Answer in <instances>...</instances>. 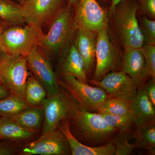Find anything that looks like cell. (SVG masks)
Returning <instances> with one entry per match:
<instances>
[{"mask_svg":"<svg viewBox=\"0 0 155 155\" xmlns=\"http://www.w3.org/2000/svg\"><path fill=\"white\" fill-rule=\"evenodd\" d=\"M25 58L28 66L37 79L46 89L49 95L61 92L55 74L38 45H36Z\"/></svg>","mask_w":155,"mask_h":155,"instance_id":"9c48e42d","label":"cell"},{"mask_svg":"<svg viewBox=\"0 0 155 155\" xmlns=\"http://www.w3.org/2000/svg\"><path fill=\"white\" fill-rule=\"evenodd\" d=\"M4 23H5V22H4V21H3V20H2V19H0V25H1V24H4ZM6 24H7V23H6Z\"/></svg>","mask_w":155,"mask_h":155,"instance_id":"74e56055","label":"cell"},{"mask_svg":"<svg viewBox=\"0 0 155 155\" xmlns=\"http://www.w3.org/2000/svg\"><path fill=\"white\" fill-rule=\"evenodd\" d=\"M138 4V9L147 17L155 19V0H136Z\"/></svg>","mask_w":155,"mask_h":155,"instance_id":"f546056e","label":"cell"},{"mask_svg":"<svg viewBox=\"0 0 155 155\" xmlns=\"http://www.w3.org/2000/svg\"><path fill=\"white\" fill-rule=\"evenodd\" d=\"M140 28L147 44L155 45V21L146 16L140 19Z\"/></svg>","mask_w":155,"mask_h":155,"instance_id":"83f0119b","label":"cell"},{"mask_svg":"<svg viewBox=\"0 0 155 155\" xmlns=\"http://www.w3.org/2000/svg\"><path fill=\"white\" fill-rule=\"evenodd\" d=\"M63 84L80 107L89 111H97L108 97L106 92L99 87H93L70 75H62Z\"/></svg>","mask_w":155,"mask_h":155,"instance_id":"8992f818","label":"cell"},{"mask_svg":"<svg viewBox=\"0 0 155 155\" xmlns=\"http://www.w3.org/2000/svg\"><path fill=\"white\" fill-rule=\"evenodd\" d=\"M103 1H107V0H103Z\"/></svg>","mask_w":155,"mask_h":155,"instance_id":"f35d334b","label":"cell"},{"mask_svg":"<svg viewBox=\"0 0 155 155\" xmlns=\"http://www.w3.org/2000/svg\"><path fill=\"white\" fill-rule=\"evenodd\" d=\"M43 33L41 27L36 25L8 26L2 33L0 52L9 55L25 57L38 45Z\"/></svg>","mask_w":155,"mask_h":155,"instance_id":"7a4b0ae2","label":"cell"},{"mask_svg":"<svg viewBox=\"0 0 155 155\" xmlns=\"http://www.w3.org/2000/svg\"><path fill=\"white\" fill-rule=\"evenodd\" d=\"M76 5L73 17L75 31L83 29L97 34L102 28L107 26L108 13L97 0H78Z\"/></svg>","mask_w":155,"mask_h":155,"instance_id":"52a82bcc","label":"cell"},{"mask_svg":"<svg viewBox=\"0 0 155 155\" xmlns=\"http://www.w3.org/2000/svg\"><path fill=\"white\" fill-rule=\"evenodd\" d=\"M9 91L0 81V100L9 96Z\"/></svg>","mask_w":155,"mask_h":155,"instance_id":"836d02e7","label":"cell"},{"mask_svg":"<svg viewBox=\"0 0 155 155\" xmlns=\"http://www.w3.org/2000/svg\"><path fill=\"white\" fill-rule=\"evenodd\" d=\"M68 142L60 130L42 134L41 136L22 149L24 155H64L69 153Z\"/></svg>","mask_w":155,"mask_h":155,"instance_id":"7c38bea8","label":"cell"},{"mask_svg":"<svg viewBox=\"0 0 155 155\" xmlns=\"http://www.w3.org/2000/svg\"><path fill=\"white\" fill-rule=\"evenodd\" d=\"M17 150L16 147L8 143H0V155L14 154Z\"/></svg>","mask_w":155,"mask_h":155,"instance_id":"1f68e13d","label":"cell"},{"mask_svg":"<svg viewBox=\"0 0 155 155\" xmlns=\"http://www.w3.org/2000/svg\"><path fill=\"white\" fill-rule=\"evenodd\" d=\"M115 149V155H129L135 146L129 143L128 140L122 136L117 137L112 141Z\"/></svg>","mask_w":155,"mask_h":155,"instance_id":"f1b7e54d","label":"cell"},{"mask_svg":"<svg viewBox=\"0 0 155 155\" xmlns=\"http://www.w3.org/2000/svg\"><path fill=\"white\" fill-rule=\"evenodd\" d=\"M100 114L108 125L121 133H126L134 125H136V120L133 114L116 116L111 114Z\"/></svg>","mask_w":155,"mask_h":155,"instance_id":"484cf974","label":"cell"},{"mask_svg":"<svg viewBox=\"0 0 155 155\" xmlns=\"http://www.w3.org/2000/svg\"><path fill=\"white\" fill-rule=\"evenodd\" d=\"M41 104L45 115L42 134L56 130L61 121L70 115L72 102L61 92L49 95Z\"/></svg>","mask_w":155,"mask_h":155,"instance_id":"4fadbf2b","label":"cell"},{"mask_svg":"<svg viewBox=\"0 0 155 155\" xmlns=\"http://www.w3.org/2000/svg\"><path fill=\"white\" fill-rule=\"evenodd\" d=\"M89 81L104 89L108 97L123 98L133 101L138 90L133 79L122 71L107 73L99 81Z\"/></svg>","mask_w":155,"mask_h":155,"instance_id":"30bf717a","label":"cell"},{"mask_svg":"<svg viewBox=\"0 0 155 155\" xmlns=\"http://www.w3.org/2000/svg\"><path fill=\"white\" fill-rule=\"evenodd\" d=\"M27 67L25 56L9 55L1 52L0 81L11 94L25 100Z\"/></svg>","mask_w":155,"mask_h":155,"instance_id":"277c9868","label":"cell"},{"mask_svg":"<svg viewBox=\"0 0 155 155\" xmlns=\"http://www.w3.org/2000/svg\"><path fill=\"white\" fill-rule=\"evenodd\" d=\"M13 1L17 2L19 3V4H21L22 2H23L24 0H13Z\"/></svg>","mask_w":155,"mask_h":155,"instance_id":"8d00e7d4","label":"cell"},{"mask_svg":"<svg viewBox=\"0 0 155 155\" xmlns=\"http://www.w3.org/2000/svg\"><path fill=\"white\" fill-rule=\"evenodd\" d=\"M122 1V0H111L109 12H108V21H109V18L111 17V15L113 14L116 6Z\"/></svg>","mask_w":155,"mask_h":155,"instance_id":"d6a6232c","label":"cell"},{"mask_svg":"<svg viewBox=\"0 0 155 155\" xmlns=\"http://www.w3.org/2000/svg\"><path fill=\"white\" fill-rule=\"evenodd\" d=\"M70 6L62 7L53 18L48 32L43 33L38 45L51 54H56L69 44L75 32Z\"/></svg>","mask_w":155,"mask_h":155,"instance_id":"3957f363","label":"cell"},{"mask_svg":"<svg viewBox=\"0 0 155 155\" xmlns=\"http://www.w3.org/2000/svg\"><path fill=\"white\" fill-rule=\"evenodd\" d=\"M60 123L59 130L67 139L72 155H115V149L112 142L101 147L87 146L78 141L72 135L68 119H63Z\"/></svg>","mask_w":155,"mask_h":155,"instance_id":"5bb4252c","label":"cell"},{"mask_svg":"<svg viewBox=\"0 0 155 155\" xmlns=\"http://www.w3.org/2000/svg\"><path fill=\"white\" fill-rule=\"evenodd\" d=\"M145 61L144 73L146 78L155 79V45L146 44L140 48Z\"/></svg>","mask_w":155,"mask_h":155,"instance_id":"4316f807","label":"cell"},{"mask_svg":"<svg viewBox=\"0 0 155 155\" xmlns=\"http://www.w3.org/2000/svg\"><path fill=\"white\" fill-rule=\"evenodd\" d=\"M0 55H1V52H0Z\"/></svg>","mask_w":155,"mask_h":155,"instance_id":"ab89813d","label":"cell"},{"mask_svg":"<svg viewBox=\"0 0 155 155\" xmlns=\"http://www.w3.org/2000/svg\"><path fill=\"white\" fill-rule=\"evenodd\" d=\"M43 112L41 108L31 107L8 118L21 127L35 130L41 124Z\"/></svg>","mask_w":155,"mask_h":155,"instance_id":"ffe728a7","label":"cell"},{"mask_svg":"<svg viewBox=\"0 0 155 155\" xmlns=\"http://www.w3.org/2000/svg\"><path fill=\"white\" fill-rule=\"evenodd\" d=\"M144 89L149 98L155 107V79L151 78Z\"/></svg>","mask_w":155,"mask_h":155,"instance_id":"4dcf8cb0","label":"cell"},{"mask_svg":"<svg viewBox=\"0 0 155 155\" xmlns=\"http://www.w3.org/2000/svg\"><path fill=\"white\" fill-rule=\"evenodd\" d=\"M131 108L136 125L155 121V107L147 96L144 87L138 89L131 102Z\"/></svg>","mask_w":155,"mask_h":155,"instance_id":"ac0fdd59","label":"cell"},{"mask_svg":"<svg viewBox=\"0 0 155 155\" xmlns=\"http://www.w3.org/2000/svg\"><path fill=\"white\" fill-rule=\"evenodd\" d=\"M8 25L6 23H4V24H1L0 25V44H1V36H2V33L4 29L8 27Z\"/></svg>","mask_w":155,"mask_h":155,"instance_id":"e575fe53","label":"cell"},{"mask_svg":"<svg viewBox=\"0 0 155 155\" xmlns=\"http://www.w3.org/2000/svg\"><path fill=\"white\" fill-rule=\"evenodd\" d=\"M145 61L140 48L125 51L122 58V72L133 79L138 89L142 87L146 79L144 73Z\"/></svg>","mask_w":155,"mask_h":155,"instance_id":"2e32d148","label":"cell"},{"mask_svg":"<svg viewBox=\"0 0 155 155\" xmlns=\"http://www.w3.org/2000/svg\"><path fill=\"white\" fill-rule=\"evenodd\" d=\"M35 130L21 127L11 121L8 118L0 119V140H25L33 136Z\"/></svg>","mask_w":155,"mask_h":155,"instance_id":"d6986e66","label":"cell"},{"mask_svg":"<svg viewBox=\"0 0 155 155\" xmlns=\"http://www.w3.org/2000/svg\"><path fill=\"white\" fill-rule=\"evenodd\" d=\"M97 34L96 66L93 80L94 81L101 80L108 72L116 69L120 63L119 53L111 41L107 26L102 28Z\"/></svg>","mask_w":155,"mask_h":155,"instance_id":"ba28073f","label":"cell"},{"mask_svg":"<svg viewBox=\"0 0 155 155\" xmlns=\"http://www.w3.org/2000/svg\"><path fill=\"white\" fill-rule=\"evenodd\" d=\"M30 107L25 100L11 94L0 100V116L9 118Z\"/></svg>","mask_w":155,"mask_h":155,"instance_id":"cb8c5ba5","label":"cell"},{"mask_svg":"<svg viewBox=\"0 0 155 155\" xmlns=\"http://www.w3.org/2000/svg\"><path fill=\"white\" fill-rule=\"evenodd\" d=\"M69 116L81 134L90 141H102L116 131L108 125L99 113L78 108L72 103Z\"/></svg>","mask_w":155,"mask_h":155,"instance_id":"5b68a950","label":"cell"},{"mask_svg":"<svg viewBox=\"0 0 155 155\" xmlns=\"http://www.w3.org/2000/svg\"><path fill=\"white\" fill-rule=\"evenodd\" d=\"M137 146L148 151L153 155L155 153V121L136 125Z\"/></svg>","mask_w":155,"mask_h":155,"instance_id":"603a6c76","label":"cell"},{"mask_svg":"<svg viewBox=\"0 0 155 155\" xmlns=\"http://www.w3.org/2000/svg\"><path fill=\"white\" fill-rule=\"evenodd\" d=\"M61 59L60 71L61 75H70L88 84L85 64L74 43L69 45Z\"/></svg>","mask_w":155,"mask_h":155,"instance_id":"9a60e30c","label":"cell"},{"mask_svg":"<svg viewBox=\"0 0 155 155\" xmlns=\"http://www.w3.org/2000/svg\"><path fill=\"white\" fill-rule=\"evenodd\" d=\"M64 0H24L21 5L25 23L41 26L54 18Z\"/></svg>","mask_w":155,"mask_h":155,"instance_id":"8fae6325","label":"cell"},{"mask_svg":"<svg viewBox=\"0 0 155 155\" xmlns=\"http://www.w3.org/2000/svg\"><path fill=\"white\" fill-rule=\"evenodd\" d=\"M46 96V92L41 83L33 77L27 78L25 88V101L30 106L41 104Z\"/></svg>","mask_w":155,"mask_h":155,"instance_id":"d4e9b609","label":"cell"},{"mask_svg":"<svg viewBox=\"0 0 155 155\" xmlns=\"http://www.w3.org/2000/svg\"><path fill=\"white\" fill-rule=\"evenodd\" d=\"M138 7L136 0H122L110 18L116 38L124 51L140 48L144 43L136 17Z\"/></svg>","mask_w":155,"mask_h":155,"instance_id":"6da1fadb","label":"cell"},{"mask_svg":"<svg viewBox=\"0 0 155 155\" xmlns=\"http://www.w3.org/2000/svg\"><path fill=\"white\" fill-rule=\"evenodd\" d=\"M132 101L120 97H108L100 106L97 112L116 116L133 114L131 110Z\"/></svg>","mask_w":155,"mask_h":155,"instance_id":"7402d4cb","label":"cell"},{"mask_svg":"<svg viewBox=\"0 0 155 155\" xmlns=\"http://www.w3.org/2000/svg\"><path fill=\"white\" fill-rule=\"evenodd\" d=\"M0 19L8 25L25 23L21 5L13 0H0Z\"/></svg>","mask_w":155,"mask_h":155,"instance_id":"44dd1931","label":"cell"},{"mask_svg":"<svg viewBox=\"0 0 155 155\" xmlns=\"http://www.w3.org/2000/svg\"><path fill=\"white\" fill-rule=\"evenodd\" d=\"M68 5L72 7V6L75 5L77 4L78 0H68Z\"/></svg>","mask_w":155,"mask_h":155,"instance_id":"d590c367","label":"cell"},{"mask_svg":"<svg viewBox=\"0 0 155 155\" xmlns=\"http://www.w3.org/2000/svg\"><path fill=\"white\" fill-rule=\"evenodd\" d=\"M75 37V44L78 52L83 58L87 72L91 69L95 58L97 33L89 31L78 29Z\"/></svg>","mask_w":155,"mask_h":155,"instance_id":"e0dca14e","label":"cell"}]
</instances>
